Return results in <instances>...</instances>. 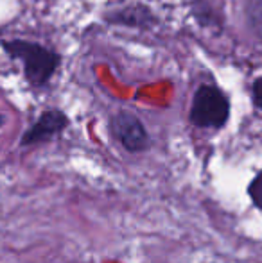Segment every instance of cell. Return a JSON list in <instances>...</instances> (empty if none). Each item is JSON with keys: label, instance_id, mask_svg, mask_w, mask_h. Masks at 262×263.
<instances>
[{"label": "cell", "instance_id": "1", "mask_svg": "<svg viewBox=\"0 0 262 263\" xmlns=\"http://www.w3.org/2000/svg\"><path fill=\"white\" fill-rule=\"evenodd\" d=\"M2 47L9 58L22 63L25 79L34 88L45 86L61 65V55L42 43L16 38L2 42Z\"/></svg>", "mask_w": 262, "mask_h": 263}, {"label": "cell", "instance_id": "2", "mask_svg": "<svg viewBox=\"0 0 262 263\" xmlns=\"http://www.w3.org/2000/svg\"><path fill=\"white\" fill-rule=\"evenodd\" d=\"M230 117V101L221 88L201 84L196 90L190 106V122L196 127L219 129Z\"/></svg>", "mask_w": 262, "mask_h": 263}, {"label": "cell", "instance_id": "3", "mask_svg": "<svg viewBox=\"0 0 262 263\" xmlns=\"http://www.w3.org/2000/svg\"><path fill=\"white\" fill-rule=\"evenodd\" d=\"M112 131L115 138L131 153H140L149 145V136L142 122L130 111H119L112 118Z\"/></svg>", "mask_w": 262, "mask_h": 263}, {"label": "cell", "instance_id": "4", "mask_svg": "<svg viewBox=\"0 0 262 263\" xmlns=\"http://www.w3.org/2000/svg\"><path fill=\"white\" fill-rule=\"evenodd\" d=\"M68 125V118L63 111L60 109H47L40 115V118L25 131V135L22 136V145H36L50 140L53 136L60 135L61 131Z\"/></svg>", "mask_w": 262, "mask_h": 263}, {"label": "cell", "instance_id": "5", "mask_svg": "<svg viewBox=\"0 0 262 263\" xmlns=\"http://www.w3.org/2000/svg\"><path fill=\"white\" fill-rule=\"evenodd\" d=\"M106 20L112 22V24H117V25H124V27L149 29V27H153L156 18H154V14L151 13L149 7L133 4V6L117 9L113 14H108Z\"/></svg>", "mask_w": 262, "mask_h": 263}, {"label": "cell", "instance_id": "6", "mask_svg": "<svg viewBox=\"0 0 262 263\" xmlns=\"http://www.w3.org/2000/svg\"><path fill=\"white\" fill-rule=\"evenodd\" d=\"M193 14L198 18L199 24L205 25V27H216V25H221V22L217 20L216 11H214V7L210 6L206 0H194Z\"/></svg>", "mask_w": 262, "mask_h": 263}, {"label": "cell", "instance_id": "7", "mask_svg": "<svg viewBox=\"0 0 262 263\" xmlns=\"http://www.w3.org/2000/svg\"><path fill=\"white\" fill-rule=\"evenodd\" d=\"M248 194H250V197H252L253 204L262 210V172L257 174V177L252 181Z\"/></svg>", "mask_w": 262, "mask_h": 263}, {"label": "cell", "instance_id": "8", "mask_svg": "<svg viewBox=\"0 0 262 263\" xmlns=\"http://www.w3.org/2000/svg\"><path fill=\"white\" fill-rule=\"evenodd\" d=\"M252 93H253V102H255L259 109H262V76L253 81Z\"/></svg>", "mask_w": 262, "mask_h": 263}, {"label": "cell", "instance_id": "9", "mask_svg": "<svg viewBox=\"0 0 262 263\" xmlns=\"http://www.w3.org/2000/svg\"><path fill=\"white\" fill-rule=\"evenodd\" d=\"M2 124H4V117L0 115V125H2Z\"/></svg>", "mask_w": 262, "mask_h": 263}]
</instances>
